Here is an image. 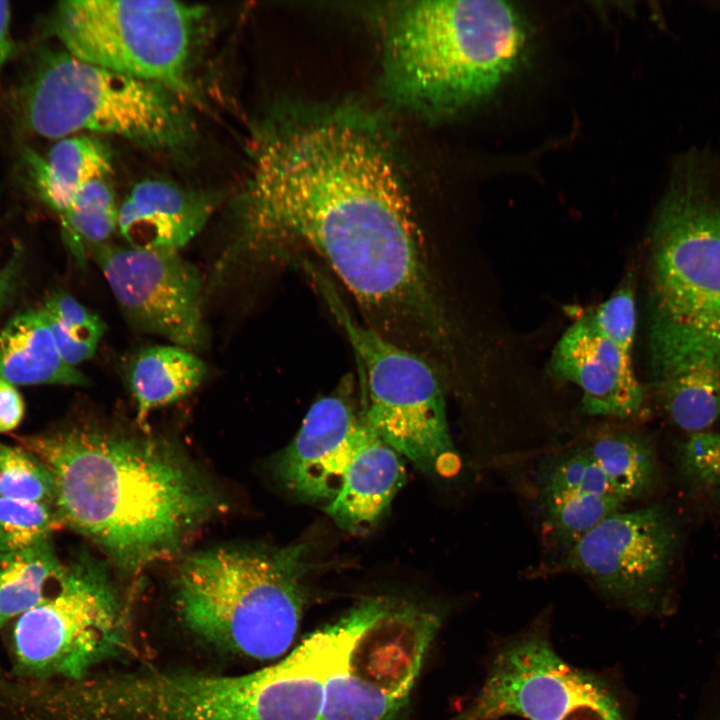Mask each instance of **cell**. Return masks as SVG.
Wrapping results in <instances>:
<instances>
[{
  "mask_svg": "<svg viewBox=\"0 0 720 720\" xmlns=\"http://www.w3.org/2000/svg\"><path fill=\"white\" fill-rule=\"evenodd\" d=\"M207 9L171 0H68L48 31L63 50L93 65L160 84L184 99Z\"/></svg>",
  "mask_w": 720,
  "mask_h": 720,
  "instance_id": "8",
  "label": "cell"
},
{
  "mask_svg": "<svg viewBox=\"0 0 720 720\" xmlns=\"http://www.w3.org/2000/svg\"><path fill=\"white\" fill-rule=\"evenodd\" d=\"M26 159L35 191L57 216L87 184L112 171L110 149L87 135L61 138L46 155L30 150Z\"/></svg>",
  "mask_w": 720,
  "mask_h": 720,
  "instance_id": "20",
  "label": "cell"
},
{
  "mask_svg": "<svg viewBox=\"0 0 720 720\" xmlns=\"http://www.w3.org/2000/svg\"><path fill=\"white\" fill-rule=\"evenodd\" d=\"M542 503L546 534L566 552L626 502L616 495L562 494L542 496Z\"/></svg>",
  "mask_w": 720,
  "mask_h": 720,
  "instance_id": "27",
  "label": "cell"
},
{
  "mask_svg": "<svg viewBox=\"0 0 720 720\" xmlns=\"http://www.w3.org/2000/svg\"><path fill=\"white\" fill-rule=\"evenodd\" d=\"M18 111L24 127L45 138L102 133L147 148L177 151L194 136L183 98L170 89L82 61L64 50L38 58L19 89Z\"/></svg>",
  "mask_w": 720,
  "mask_h": 720,
  "instance_id": "6",
  "label": "cell"
},
{
  "mask_svg": "<svg viewBox=\"0 0 720 720\" xmlns=\"http://www.w3.org/2000/svg\"><path fill=\"white\" fill-rule=\"evenodd\" d=\"M680 546L678 521L665 507L620 510L571 546L560 568L622 606L650 610L664 595Z\"/></svg>",
  "mask_w": 720,
  "mask_h": 720,
  "instance_id": "13",
  "label": "cell"
},
{
  "mask_svg": "<svg viewBox=\"0 0 720 720\" xmlns=\"http://www.w3.org/2000/svg\"><path fill=\"white\" fill-rule=\"evenodd\" d=\"M650 272L655 377L692 362L720 363V200L699 181L687 179L665 198Z\"/></svg>",
  "mask_w": 720,
  "mask_h": 720,
  "instance_id": "5",
  "label": "cell"
},
{
  "mask_svg": "<svg viewBox=\"0 0 720 720\" xmlns=\"http://www.w3.org/2000/svg\"><path fill=\"white\" fill-rule=\"evenodd\" d=\"M24 411V401L16 386L0 380V433L14 430Z\"/></svg>",
  "mask_w": 720,
  "mask_h": 720,
  "instance_id": "33",
  "label": "cell"
},
{
  "mask_svg": "<svg viewBox=\"0 0 720 720\" xmlns=\"http://www.w3.org/2000/svg\"><path fill=\"white\" fill-rule=\"evenodd\" d=\"M126 379L136 403L138 424L149 414L173 404L200 386L207 366L192 350L155 345L136 352L126 366Z\"/></svg>",
  "mask_w": 720,
  "mask_h": 720,
  "instance_id": "21",
  "label": "cell"
},
{
  "mask_svg": "<svg viewBox=\"0 0 720 720\" xmlns=\"http://www.w3.org/2000/svg\"><path fill=\"white\" fill-rule=\"evenodd\" d=\"M324 680L305 652L242 675L146 671L135 680V720H320Z\"/></svg>",
  "mask_w": 720,
  "mask_h": 720,
  "instance_id": "10",
  "label": "cell"
},
{
  "mask_svg": "<svg viewBox=\"0 0 720 720\" xmlns=\"http://www.w3.org/2000/svg\"><path fill=\"white\" fill-rule=\"evenodd\" d=\"M64 568L51 539L0 552V628L42 602Z\"/></svg>",
  "mask_w": 720,
  "mask_h": 720,
  "instance_id": "24",
  "label": "cell"
},
{
  "mask_svg": "<svg viewBox=\"0 0 720 720\" xmlns=\"http://www.w3.org/2000/svg\"><path fill=\"white\" fill-rule=\"evenodd\" d=\"M555 376L575 384L583 410L594 416L629 420L644 408V391L635 375L632 353L602 334L589 313L577 319L553 349Z\"/></svg>",
  "mask_w": 720,
  "mask_h": 720,
  "instance_id": "16",
  "label": "cell"
},
{
  "mask_svg": "<svg viewBox=\"0 0 720 720\" xmlns=\"http://www.w3.org/2000/svg\"><path fill=\"white\" fill-rule=\"evenodd\" d=\"M122 313L136 329L198 350L207 344L203 277L178 251L110 242L88 247Z\"/></svg>",
  "mask_w": 720,
  "mask_h": 720,
  "instance_id": "14",
  "label": "cell"
},
{
  "mask_svg": "<svg viewBox=\"0 0 720 720\" xmlns=\"http://www.w3.org/2000/svg\"><path fill=\"white\" fill-rule=\"evenodd\" d=\"M63 360L77 366L96 352L106 326L101 317L64 291H55L40 306Z\"/></svg>",
  "mask_w": 720,
  "mask_h": 720,
  "instance_id": "26",
  "label": "cell"
},
{
  "mask_svg": "<svg viewBox=\"0 0 720 720\" xmlns=\"http://www.w3.org/2000/svg\"><path fill=\"white\" fill-rule=\"evenodd\" d=\"M234 206L221 280L302 246L317 254L369 327L426 355L446 336L422 237L394 161L360 119L328 114L264 124Z\"/></svg>",
  "mask_w": 720,
  "mask_h": 720,
  "instance_id": "1",
  "label": "cell"
},
{
  "mask_svg": "<svg viewBox=\"0 0 720 720\" xmlns=\"http://www.w3.org/2000/svg\"><path fill=\"white\" fill-rule=\"evenodd\" d=\"M0 380L14 386L89 383L63 360L40 308L15 314L0 329Z\"/></svg>",
  "mask_w": 720,
  "mask_h": 720,
  "instance_id": "19",
  "label": "cell"
},
{
  "mask_svg": "<svg viewBox=\"0 0 720 720\" xmlns=\"http://www.w3.org/2000/svg\"><path fill=\"white\" fill-rule=\"evenodd\" d=\"M582 446L626 503L648 496L659 483L655 445L639 431L610 430L596 435Z\"/></svg>",
  "mask_w": 720,
  "mask_h": 720,
  "instance_id": "22",
  "label": "cell"
},
{
  "mask_svg": "<svg viewBox=\"0 0 720 720\" xmlns=\"http://www.w3.org/2000/svg\"><path fill=\"white\" fill-rule=\"evenodd\" d=\"M540 484L542 496L600 494L620 497L610 485L603 470L583 446L552 459L541 472Z\"/></svg>",
  "mask_w": 720,
  "mask_h": 720,
  "instance_id": "30",
  "label": "cell"
},
{
  "mask_svg": "<svg viewBox=\"0 0 720 720\" xmlns=\"http://www.w3.org/2000/svg\"><path fill=\"white\" fill-rule=\"evenodd\" d=\"M64 526L53 504L0 497V552L51 539Z\"/></svg>",
  "mask_w": 720,
  "mask_h": 720,
  "instance_id": "28",
  "label": "cell"
},
{
  "mask_svg": "<svg viewBox=\"0 0 720 720\" xmlns=\"http://www.w3.org/2000/svg\"><path fill=\"white\" fill-rule=\"evenodd\" d=\"M11 8L7 1H0V72L8 60L12 49Z\"/></svg>",
  "mask_w": 720,
  "mask_h": 720,
  "instance_id": "35",
  "label": "cell"
},
{
  "mask_svg": "<svg viewBox=\"0 0 720 720\" xmlns=\"http://www.w3.org/2000/svg\"><path fill=\"white\" fill-rule=\"evenodd\" d=\"M528 35L524 16L509 2L407 3L387 23L386 87L414 109H463L490 96L512 74Z\"/></svg>",
  "mask_w": 720,
  "mask_h": 720,
  "instance_id": "3",
  "label": "cell"
},
{
  "mask_svg": "<svg viewBox=\"0 0 720 720\" xmlns=\"http://www.w3.org/2000/svg\"><path fill=\"white\" fill-rule=\"evenodd\" d=\"M663 407L688 434L720 423V363L697 361L656 376Z\"/></svg>",
  "mask_w": 720,
  "mask_h": 720,
  "instance_id": "23",
  "label": "cell"
},
{
  "mask_svg": "<svg viewBox=\"0 0 720 720\" xmlns=\"http://www.w3.org/2000/svg\"><path fill=\"white\" fill-rule=\"evenodd\" d=\"M349 383L316 400L298 433L274 463L280 484L295 498L329 503L346 469L370 431L362 409L350 399Z\"/></svg>",
  "mask_w": 720,
  "mask_h": 720,
  "instance_id": "15",
  "label": "cell"
},
{
  "mask_svg": "<svg viewBox=\"0 0 720 720\" xmlns=\"http://www.w3.org/2000/svg\"><path fill=\"white\" fill-rule=\"evenodd\" d=\"M679 464L685 476L697 486L714 490L720 484V432L688 434L678 448Z\"/></svg>",
  "mask_w": 720,
  "mask_h": 720,
  "instance_id": "31",
  "label": "cell"
},
{
  "mask_svg": "<svg viewBox=\"0 0 720 720\" xmlns=\"http://www.w3.org/2000/svg\"><path fill=\"white\" fill-rule=\"evenodd\" d=\"M714 495L720 499V484L718 487L714 490Z\"/></svg>",
  "mask_w": 720,
  "mask_h": 720,
  "instance_id": "36",
  "label": "cell"
},
{
  "mask_svg": "<svg viewBox=\"0 0 720 720\" xmlns=\"http://www.w3.org/2000/svg\"><path fill=\"white\" fill-rule=\"evenodd\" d=\"M22 268L23 251L22 248L16 246L5 264L0 268V314L18 289Z\"/></svg>",
  "mask_w": 720,
  "mask_h": 720,
  "instance_id": "34",
  "label": "cell"
},
{
  "mask_svg": "<svg viewBox=\"0 0 720 720\" xmlns=\"http://www.w3.org/2000/svg\"><path fill=\"white\" fill-rule=\"evenodd\" d=\"M588 313L602 334L632 353L636 336V302L631 283L623 284Z\"/></svg>",
  "mask_w": 720,
  "mask_h": 720,
  "instance_id": "32",
  "label": "cell"
},
{
  "mask_svg": "<svg viewBox=\"0 0 720 720\" xmlns=\"http://www.w3.org/2000/svg\"><path fill=\"white\" fill-rule=\"evenodd\" d=\"M17 440L51 472L64 526L124 574L178 555L223 506L198 467L160 438L83 425Z\"/></svg>",
  "mask_w": 720,
  "mask_h": 720,
  "instance_id": "2",
  "label": "cell"
},
{
  "mask_svg": "<svg viewBox=\"0 0 720 720\" xmlns=\"http://www.w3.org/2000/svg\"><path fill=\"white\" fill-rule=\"evenodd\" d=\"M626 720L613 690L566 662L534 629L505 642L471 702L452 720Z\"/></svg>",
  "mask_w": 720,
  "mask_h": 720,
  "instance_id": "12",
  "label": "cell"
},
{
  "mask_svg": "<svg viewBox=\"0 0 720 720\" xmlns=\"http://www.w3.org/2000/svg\"><path fill=\"white\" fill-rule=\"evenodd\" d=\"M441 615L402 597H373L370 617L326 685L321 720H394L406 706Z\"/></svg>",
  "mask_w": 720,
  "mask_h": 720,
  "instance_id": "11",
  "label": "cell"
},
{
  "mask_svg": "<svg viewBox=\"0 0 720 720\" xmlns=\"http://www.w3.org/2000/svg\"><path fill=\"white\" fill-rule=\"evenodd\" d=\"M125 642L123 612L107 566L83 554L65 565L42 602L17 617L11 649L21 676L77 681Z\"/></svg>",
  "mask_w": 720,
  "mask_h": 720,
  "instance_id": "9",
  "label": "cell"
},
{
  "mask_svg": "<svg viewBox=\"0 0 720 720\" xmlns=\"http://www.w3.org/2000/svg\"><path fill=\"white\" fill-rule=\"evenodd\" d=\"M216 204L208 192L145 179L119 204L117 231L130 247L179 252L203 229Z\"/></svg>",
  "mask_w": 720,
  "mask_h": 720,
  "instance_id": "17",
  "label": "cell"
},
{
  "mask_svg": "<svg viewBox=\"0 0 720 720\" xmlns=\"http://www.w3.org/2000/svg\"><path fill=\"white\" fill-rule=\"evenodd\" d=\"M309 274L353 348L368 427L424 473L455 476L461 460L430 361L359 323L324 275L317 269Z\"/></svg>",
  "mask_w": 720,
  "mask_h": 720,
  "instance_id": "7",
  "label": "cell"
},
{
  "mask_svg": "<svg viewBox=\"0 0 720 720\" xmlns=\"http://www.w3.org/2000/svg\"><path fill=\"white\" fill-rule=\"evenodd\" d=\"M118 210L108 176L87 184L58 216L63 239L80 265L86 262L88 247L108 242L117 230Z\"/></svg>",
  "mask_w": 720,
  "mask_h": 720,
  "instance_id": "25",
  "label": "cell"
},
{
  "mask_svg": "<svg viewBox=\"0 0 720 720\" xmlns=\"http://www.w3.org/2000/svg\"><path fill=\"white\" fill-rule=\"evenodd\" d=\"M310 543L225 545L188 555L174 579L183 622L215 645L258 660L293 644L307 599Z\"/></svg>",
  "mask_w": 720,
  "mask_h": 720,
  "instance_id": "4",
  "label": "cell"
},
{
  "mask_svg": "<svg viewBox=\"0 0 720 720\" xmlns=\"http://www.w3.org/2000/svg\"><path fill=\"white\" fill-rule=\"evenodd\" d=\"M0 497L54 505L52 474L26 448L0 442Z\"/></svg>",
  "mask_w": 720,
  "mask_h": 720,
  "instance_id": "29",
  "label": "cell"
},
{
  "mask_svg": "<svg viewBox=\"0 0 720 720\" xmlns=\"http://www.w3.org/2000/svg\"><path fill=\"white\" fill-rule=\"evenodd\" d=\"M405 479L403 457L370 429L323 510L340 528L365 531L382 518Z\"/></svg>",
  "mask_w": 720,
  "mask_h": 720,
  "instance_id": "18",
  "label": "cell"
}]
</instances>
